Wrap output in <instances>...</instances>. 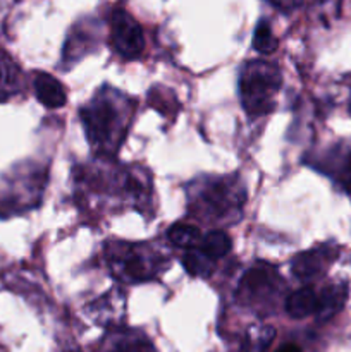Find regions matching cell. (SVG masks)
I'll return each instance as SVG.
<instances>
[{
	"label": "cell",
	"mask_w": 351,
	"mask_h": 352,
	"mask_svg": "<svg viewBox=\"0 0 351 352\" xmlns=\"http://www.w3.org/2000/svg\"><path fill=\"white\" fill-rule=\"evenodd\" d=\"M274 329H270V327L258 329V332L250 337L246 352H267V347L274 340Z\"/></svg>",
	"instance_id": "cell-17"
},
{
	"label": "cell",
	"mask_w": 351,
	"mask_h": 352,
	"mask_svg": "<svg viewBox=\"0 0 351 352\" xmlns=\"http://www.w3.org/2000/svg\"><path fill=\"white\" fill-rule=\"evenodd\" d=\"M275 352H301V349L296 344H284V346L279 347Z\"/></svg>",
	"instance_id": "cell-21"
},
{
	"label": "cell",
	"mask_w": 351,
	"mask_h": 352,
	"mask_svg": "<svg viewBox=\"0 0 351 352\" xmlns=\"http://www.w3.org/2000/svg\"><path fill=\"white\" fill-rule=\"evenodd\" d=\"M110 274L124 284L151 280L165 267V258L143 244L117 243L107 253Z\"/></svg>",
	"instance_id": "cell-4"
},
{
	"label": "cell",
	"mask_w": 351,
	"mask_h": 352,
	"mask_svg": "<svg viewBox=\"0 0 351 352\" xmlns=\"http://www.w3.org/2000/svg\"><path fill=\"white\" fill-rule=\"evenodd\" d=\"M131 112L133 105L119 91L107 88L96 93L79 112L89 144L105 157L116 153L129 126Z\"/></svg>",
	"instance_id": "cell-1"
},
{
	"label": "cell",
	"mask_w": 351,
	"mask_h": 352,
	"mask_svg": "<svg viewBox=\"0 0 351 352\" xmlns=\"http://www.w3.org/2000/svg\"><path fill=\"white\" fill-rule=\"evenodd\" d=\"M274 2L275 6H281V7H292V6H298L301 0H270Z\"/></svg>",
	"instance_id": "cell-20"
},
{
	"label": "cell",
	"mask_w": 351,
	"mask_h": 352,
	"mask_svg": "<svg viewBox=\"0 0 351 352\" xmlns=\"http://www.w3.org/2000/svg\"><path fill=\"white\" fill-rule=\"evenodd\" d=\"M348 294H350L348 285L343 282H336V284H329L327 287H323L319 294V306L315 311L317 318L320 322H327L336 316L346 305Z\"/></svg>",
	"instance_id": "cell-10"
},
{
	"label": "cell",
	"mask_w": 351,
	"mask_h": 352,
	"mask_svg": "<svg viewBox=\"0 0 351 352\" xmlns=\"http://www.w3.org/2000/svg\"><path fill=\"white\" fill-rule=\"evenodd\" d=\"M317 306H319V294L312 287L298 289L286 299V311L291 318H306L317 311Z\"/></svg>",
	"instance_id": "cell-11"
},
{
	"label": "cell",
	"mask_w": 351,
	"mask_h": 352,
	"mask_svg": "<svg viewBox=\"0 0 351 352\" xmlns=\"http://www.w3.org/2000/svg\"><path fill=\"white\" fill-rule=\"evenodd\" d=\"M233 244H231L229 236L224 230H210L205 237L202 239L200 250L206 254L209 258L215 260V258L226 256L231 251Z\"/></svg>",
	"instance_id": "cell-13"
},
{
	"label": "cell",
	"mask_w": 351,
	"mask_h": 352,
	"mask_svg": "<svg viewBox=\"0 0 351 352\" xmlns=\"http://www.w3.org/2000/svg\"><path fill=\"white\" fill-rule=\"evenodd\" d=\"M167 237L174 246L179 248H195L200 243L202 236H200V230L195 226L186 222H178L174 226L169 227Z\"/></svg>",
	"instance_id": "cell-14"
},
{
	"label": "cell",
	"mask_w": 351,
	"mask_h": 352,
	"mask_svg": "<svg viewBox=\"0 0 351 352\" xmlns=\"http://www.w3.org/2000/svg\"><path fill=\"white\" fill-rule=\"evenodd\" d=\"M246 191L234 177L209 179L200 182L191 195V212L196 219L229 220L241 213Z\"/></svg>",
	"instance_id": "cell-2"
},
{
	"label": "cell",
	"mask_w": 351,
	"mask_h": 352,
	"mask_svg": "<svg viewBox=\"0 0 351 352\" xmlns=\"http://www.w3.org/2000/svg\"><path fill=\"white\" fill-rule=\"evenodd\" d=\"M350 113H351V98H350Z\"/></svg>",
	"instance_id": "cell-22"
},
{
	"label": "cell",
	"mask_w": 351,
	"mask_h": 352,
	"mask_svg": "<svg viewBox=\"0 0 351 352\" xmlns=\"http://www.w3.org/2000/svg\"><path fill=\"white\" fill-rule=\"evenodd\" d=\"M33 86L34 93H36V98L47 109H61L67 102L64 86L61 85L58 79L47 74V72H36L33 79Z\"/></svg>",
	"instance_id": "cell-9"
},
{
	"label": "cell",
	"mask_w": 351,
	"mask_h": 352,
	"mask_svg": "<svg viewBox=\"0 0 351 352\" xmlns=\"http://www.w3.org/2000/svg\"><path fill=\"white\" fill-rule=\"evenodd\" d=\"M277 47H279V41L277 38L274 36V33H272L270 24H268V21L262 19L260 23L257 24V28H255L253 48L257 52H260V54L270 55L277 50Z\"/></svg>",
	"instance_id": "cell-16"
},
{
	"label": "cell",
	"mask_w": 351,
	"mask_h": 352,
	"mask_svg": "<svg viewBox=\"0 0 351 352\" xmlns=\"http://www.w3.org/2000/svg\"><path fill=\"white\" fill-rule=\"evenodd\" d=\"M212 258L206 256L202 250H189L182 256V267L191 277H206L212 272Z\"/></svg>",
	"instance_id": "cell-15"
},
{
	"label": "cell",
	"mask_w": 351,
	"mask_h": 352,
	"mask_svg": "<svg viewBox=\"0 0 351 352\" xmlns=\"http://www.w3.org/2000/svg\"><path fill=\"white\" fill-rule=\"evenodd\" d=\"M279 284H281V277L277 274V268L260 261L241 277L237 298L246 305L270 301V298L277 294Z\"/></svg>",
	"instance_id": "cell-7"
},
{
	"label": "cell",
	"mask_w": 351,
	"mask_h": 352,
	"mask_svg": "<svg viewBox=\"0 0 351 352\" xmlns=\"http://www.w3.org/2000/svg\"><path fill=\"white\" fill-rule=\"evenodd\" d=\"M43 174L31 167L16 168L0 181V215L28 212L40 201Z\"/></svg>",
	"instance_id": "cell-5"
},
{
	"label": "cell",
	"mask_w": 351,
	"mask_h": 352,
	"mask_svg": "<svg viewBox=\"0 0 351 352\" xmlns=\"http://www.w3.org/2000/svg\"><path fill=\"white\" fill-rule=\"evenodd\" d=\"M339 182L346 192L351 195V155L344 160V164L341 165V170H339Z\"/></svg>",
	"instance_id": "cell-19"
},
{
	"label": "cell",
	"mask_w": 351,
	"mask_h": 352,
	"mask_svg": "<svg viewBox=\"0 0 351 352\" xmlns=\"http://www.w3.org/2000/svg\"><path fill=\"white\" fill-rule=\"evenodd\" d=\"M339 254V248L336 244H320L308 251L296 254L291 263V272L299 280H313L319 278L329 270L330 265L336 261Z\"/></svg>",
	"instance_id": "cell-8"
},
{
	"label": "cell",
	"mask_w": 351,
	"mask_h": 352,
	"mask_svg": "<svg viewBox=\"0 0 351 352\" xmlns=\"http://www.w3.org/2000/svg\"><path fill=\"white\" fill-rule=\"evenodd\" d=\"M110 45L126 60L138 58L145 50L143 30L124 9H116L110 16Z\"/></svg>",
	"instance_id": "cell-6"
},
{
	"label": "cell",
	"mask_w": 351,
	"mask_h": 352,
	"mask_svg": "<svg viewBox=\"0 0 351 352\" xmlns=\"http://www.w3.org/2000/svg\"><path fill=\"white\" fill-rule=\"evenodd\" d=\"M21 89V74L17 65L7 54L0 52V102L9 100Z\"/></svg>",
	"instance_id": "cell-12"
},
{
	"label": "cell",
	"mask_w": 351,
	"mask_h": 352,
	"mask_svg": "<svg viewBox=\"0 0 351 352\" xmlns=\"http://www.w3.org/2000/svg\"><path fill=\"white\" fill-rule=\"evenodd\" d=\"M110 352H153L150 344H147L145 340H136V339H127L123 342L116 344L114 349Z\"/></svg>",
	"instance_id": "cell-18"
},
{
	"label": "cell",
	"mask_w": 351,
	"mask_h": 352,
	"mask_svg": "<svg viewBox=\"0 0 351 352\" xmlns=\"http://www.w3.org/2000/svg\"><path fill=\"white\" fill-rule=\"evenodd\" d=\"M282 85L277 65L265 60H250L240 74V96L248 116L262 117L274 110L275 96Z\"/></svg>",
	"instance_id": "cell-3"
}]
</instances>
